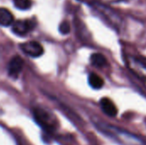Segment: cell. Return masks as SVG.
I'll return each instance as SVG.
<instances>
[{
	"label": "cell",
	"instance_id": "6da1fadb",
	"mask_svg": "<svg viewBox=\"0 0 146 145\" xmlns=\"http://www.w3.org/2000/svg\"><path fill=\"white\" fill-rule=\"evenodd\" d=\"M33 116L36 122L47 132H52L55 131L56 121L54 117L47 111L42 109H35L33 111Z\"/></svg>",
	"mask_w": 146,
	"mask_h": 145
},
{
	"label": "cell",
	"instance_id": "5b68a950",
	"mask_svg": "<svg viewBox=\"0 0 146 145\" xmlns=\"http://www.w3.org/2000/svg\"><path fill=\"white\" fill-rule=\"evenodd\" d=\"M24 62L20 56H15L13 57L8 66V72L9 74L12 77H16L22 70L23 68Z\"/></svg>",
	"mask_w": 146,
	"mask_h": 145
},
{
	"label": "cell",
	"instance_id": "7a4b0ae2",
	"mask_svg": "<svg viewBox=\"0 0 146 145\" xmlns=\"http://www.w3.org/2000/svg\"><path fill=\"white\" fill-rule=\"evenodd\" d=\"M126 63L128 68L139 78L146 80V62L134 56H127Z\"/></svg>",
	"mask_w": 146,
	"mask_h": 145
},
{
	"label": "cell",
	"instance_id": "ba28073f",
	"mask_svg": "<svg viewBox=\"0 0 146 145\" xmlns=\"http://www.w3.org/2000/svg\"><path fill=\"white\" fill-rule=\"evenodd\" d=\"M88 83L90 85V86L95 90H99L101 89L104 85V81L103 79V78L98 75L96 73H90L88 75Z\"/></svg>",
	"mask_w": 146,
	"mask_h": 145
},
{
	"label": "cell",
	"instance_id": "52a82bcc",
	"mask_svg": "<svg viewBox=\"0 0 146 145\" xmlns=\"http://www.w3.org/2000/svg\"><path fill=\"white\" fill-rule=\"evenodd\" d=\"M90 62L93 67L98 68H104L107 67L109 64L107 58L103 54L98 53V52L92 54L90 57Z\"/></svg>",
	"mask_w": 146,
	"mask_h": 145
},
{
	"label": "cell",
	"instance_id": "277c9868",
	"mask_svg": "<svg viewBox=\"0 0 146 145\" xmlns=\"http://www.w3.org/2000/svg\"><path fill=\"white\" fill-rule=\"evenodd\" d=\"M34 24L31 21H16L13 24V32L17 35H24L33 30Z\"/></svg>",
	"mask_w": 146,
	"mask_h": 145
},
{
	"label": "cell",
	"instance_id": "30bf717a",
	"mask_svg": "<svg viewBox=\"0 0 146 145\" xmlns=\"http://www.w3.org/2000/svg\"><path fill=\"white\" fill-rule=\"evenodd\" d=\"M15 6L19 9H28L32 6L31 0H14Z\"/></svg>",
	"mask_w": 146,
	"mask_h": 145
},
{
	"label": "cell",
	"instance_id": "8992f818",
	"mask_svg": "<svg viewBox=\"0 0 146 145\" xmlns=\"http://www.w3.org/2000/svg\"><path fill=\"white\" fill-rule=\"evenodd\" d=\"M100 106L103 112L108 116L114 117L117 115V108L115 103L108 97H103L100 100Z\"/></svg>",
	"mask_w": 146,
	"mask_h": 145
},
{
	"label": "cell",
	"instance_id": "3957f363",
	"mask_svg": "<svg viewBox=\"0 0 146 145\" xmlns=\"http://www.w3.org/2000/svg\"><path fill=\"white\" fill-rule=\"evenodd\" d=\"M21 50L32 57H38L44 53V49L40 44L35 41H29L21 44Z\"/></svg>",
	"mask_w": 146,
	"mask_h": 145
},
{
	"label": "cell",
	"instance_id": "7c38bea8",
	"mask_svg": "<svg viewBox=\"0 0 146 145\" xmlns=\"http://www.w3.org/2000/svg\"><path fill=\"white\" fill-rule=\"evenodd\" d=\"M98 2L99 3H120V2H122L124 0H97Z\"/></svg>",
	"mask_w": 146,
	"mask_h": 145
},
{
	"label": "cell",
	"instance_id": "8fae6325",
	"mask_svg": "<svg viewBox=\"0 0 146 145\" xmlns=\"http://www.w3.org/2000/svg\"><path fill=\"white\" fill-rule=\"evenodd\" d=\"M59 31L62 34H68L70 32V25L68 21H62L59 26Z\"/></svg>",
	"mask_w": 146,
	"mask_h": 145
},
{
	"label": "cell",
	"instance_id": "9c48e42d",
	"mask_svg": "<svg viewBox=\"0 0 146 145\" xmlns=\"http://www.w3.org/2000/svg\"><path fill=\"white\" fill-rule=\"evenodd\" d=\"M14 17L9 10L4 8H0V25L1 26H9L13 23Z\"/></svg>",
	"mask_w": 146,
	"mask_h": 145
}]
</instances>
